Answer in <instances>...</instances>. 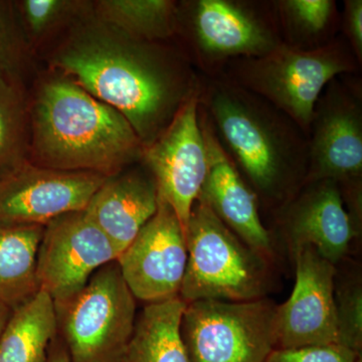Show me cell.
I'll return each instance as SVG.
<instances>
[{"label":"cell","instance_id":"obj_1","mask_svg":"<svg viewBox=\"0 0 362 362\" xmlns=\"http://www.w3.org/2000/svg\"><path fill=\"white\" fill-rule=\"evenodd\" d=\"M96 21L78 26L52 64L120 112L145 148L199 92L201 76L173 42L133 39Z\"/></svg>","mask_w":362,"mask_h":362},{"label":"cell","instance_id":"obj_2","mask_svg":"<svg viewBox=\"0 0 362 362\" xmlns=\"http://www.w3.org/2000/svg\"><path fill=\"white\" fill-rule=\"evenodd\" d=\"M201 76V75H199ZM199 107L240 175L272 213L303 187L308 137L291 119L223 78L201 76Z\"/></svg>","mask_w":362,"mask_h":362},{"label":"cell","instance_id":"obj_3","mask_svg":"<svg viewBox=\"0 0 362 362\" xmlns=\"http://www.w3.org/2000/svg\"><path fill=\"white\" fill-rule=\"evenodd\" d=\"M30 163L115 175L141 161L144 145L129 121L68 78L40 87L30 117Z\"/></svg>","mask_w":362,"mask_h":362},{"label":"cell","instance_id":"obj_4","mask_svg":"<svg viewBox=\"0 0 362 362\" xmlns=\"http://www.w3.org/2000/svg\"><path fill=\"white\" fill-rule=\"evenodd\" d=\"M173 44L199 75L218 78L284 42L275 0H187L177 1Z\"/></svg>","mask_w":362,"mask_h":362},{"label":"cell","instance_id":"obj_5","mask_svg":"<svg viewBox=\"0 0 362 362\" xmlns=\"http://www.w3.org/2000/svg\"><path fill=\"white\" fill-rule=\"evenodd\" d=\"M361 68L340 33L318 49L282 44L258 58L235 59L220 77L263 98L308 137L314 108L326 86L340 75H361Z\"/></svg>","mask_w":362,"mask_h":362},{"label":"cell","instance_id":"obj_6","mask_svg":"<svg viewBox=\"0 0 362 362\" xmlns=\"http://www.w3.org/2000/svg\"><path fill=\"white\" fill-rule=\"evenodd\" d=\"M187 263L180 297L245 302L265 298L270 263L235 235L197 197L185 228Z\"/></svg>","mask_w":362,"mask_h":362},{"label":"cell","instance_id":"obj_7","mask_svg":"<svg viewBox=\"0 0 362 362\" xmlns=\"http://www.w3.org/2000/svg\"><path fill=\"white\" fill-rule=\"evenodd\" d=\"M56 307L71 362H121L134 332L136 299L117 261L93 274L75 296Z\"/></svg>","mask_w":362,"mask_h":362},{"label":"cell","instance_id":"obj_8","mask_svg":"<svg viewBox=\"0 0 362 362\" xmlns=\"http://www.w3.org/2000/svg\"><path fill=\"white\" fill-rule=\"evenodd\" d=\"M278 305L199 300L187 304L181 337L190 362H265L277 349Z\"/></svg>","mask_w":362,"mask_h":362},{"label":"cell","instance_id":"obj_9","mask_svg":"<svg viewBox=\"0 0 362 362\" xmlns=\"http://www.w3.org/2000/svg\"><path fill=\"white\" fill-rule=\"evenodd\" d=\"M308 150L305 183L331 180L340 189L362 187L361 75H340L326 86L314 108Z\"/></svg>","mask_w":362,"mask_h":362},{"label":"cell","instance_id":"obj_10","mask_svg":"<svg viewBox=\"0 0 362 362\" xmlns=\"http://www.w3.org/2000/svg\"><path fill=\"white\" fill-rule=\"evenodd\" d=\"M119 255L85 211L59 216L45 226L37 252L40 290L54 304L63 303L80 292L95 272L117 261Z\"/></svg>","mask_w":362,"mask_h":362},{"label":"cell","instance_id":"obj_11","mask_svg":"<svg viewBox=\"0 0 362 362\" xmlns=\"http://www.w3.org/2000/svg\"><path fill=\"white\" fill-rule=\"evenodd\" d=\"M199 106L197 92L182 105L165 130L145 147L141 160L156 180L158 197L173 207L185 232L207 173Z\"/></svg>","mask_w":362,"mask_h":362},{"label":"cell","instance_id":"obj_12","mask_svg":"<svg viewBox=\"0 0 362 362\" xmlns=\"http://www.w3.org/2000/svg\"><path fill=\"white\" fill-rule=\"evenodd\" d=\"M135 299L147 304L180 297L187 263L185 228L158 197L156 214L117 259Z\"/></svg>","mask_w":362,"mask_h":362},{"label":"cell","instance_id":"obj_13","mask_svg":"<svg viewBox=\"0 0 362 362\" xmlns=\"http://www.w3.org/2000/svg\"><path fill=\"white\" fill-rule=\"evenodd\" d=\"M272 214L275 232L282 238L292 259L303 247L311 246L337 266L358 235L334 180L305 183L289 202Z\"/></svg>","mask_w":362,"mask_h":362},{"label":"cell","instance_id":"obj_14","mask_svg":"<svg viewBox=\"0 0 362 362\" xmlns=\"http://www.w3.org/2000/svg\"><path fill=\"white\" fill-rule=\"evenodd\" d=\"M293 262L296 283L277 308V349L338 344L337 267L311 246L298 252Z\"/></svg>","mask_w":362,"mask_h":362},{"label":"cell","instance_id":"obj_15","mask_svg":"<svg viewBox=\"0 0 362 362\" xmlns=\"http://www.w3.org/2000/svg\"><path fill=\"white\" fill-rule=\"evenodd\" d=\"M106 178L26 162L0 183V223L45 226L63 214L84 211Z\"/></svg>","mask_w":362,"mask_h":362},{"label":"cell","instance_id":"obj_16","mask_svg":"<svg viewBox=\"0 0 362 362\" xmlns=\"http://www.w3.org/2000/svg\"><path fill=\"white\" fill-rule=\"evenodd\" d=\"M199 116L207 153L206 177L199 199L245 244L271 264L276 257L274 238L262 221L258 197L226 153L199 106Z\"/></svg>","mask_w":362,"mask_h":362},{"label":"cell","instance_id":"obj_17","mask_svg":"<svg viewBox=\"0 0 362 362\" xmlns=\"http://www.w3.org/2000/svg\"><path fill=\"white\" fill-rule=\"evenodd\" d=\"M157 207L158 190L153 176L147 168L133 169L107 177L84 211L121 254Z\"/></svg>","mask_w":362,"mask_h":362},{"label":"cell","instance_id":"obj_18","mask_svg":"<svg viewBox=\"0 0 362 362\" xmlns=\"http://www.w3.org/2000/svg\"><path fill=\"white\" fill-rule=\"evenodd\" d=\"M58 333L54 300L40 290L11 312L0 337V362H47Z\"/></svg>","mask_w":362,"mask_h":362},{"label":"cell","instance_id":"obj_19","mask_svg":"<svg viewBox=\"0 0 362 362\" xmlns=\"http://www.w3.org/2000/svg\"><path fill=\"white\" fill-rule=\"evenodd\" d=\"M45 226L0 223V302L13 310L40 291L37 252Z\"/></svg>","mask_w":362,"mask_h":362},{"label":"cell","instance_id":"obj_20","mask_svg":"<svg viewBox=\"0 0 362 362\" xmlns=\"http://www.w3.org/2000/svg\"><path fill=\"white\" fill-rule=\"evenodd\" d=\"M185 307L180 297L147 304L121 362H190L180 331Z\"/></svg>","mask_w":362,"mask_h":362},{"label":"cell","instance_id":"obj_21","mask_svg":"<svg viewBox=\"0 0 362 362\" xmlns=\"http://www.w3.org/2000/svg\"><path fill=\"white\" fill-rule=\"evenodd\" d=\"M177 1L103 0L97 2V20L114 30L150 42H173Z\"/></svg>","mask_w":362,"mask_h":362},{"label":"cell","instance_id":"obj_22","mask_svg":"<svg viewBox=\"0 0 362 362\" xmlns=\"http://www.w3.org/2000/svg\"><path fill=\"white\" fill-rule=\"evenodd\" d=\"M283 42L302 49L329 44L341 30L335 0H275Z\"/></svg>","mask_w":362,"mask_h":362},{"label":"cell","instance_id":"obj_23","mask_svg":"<svg viewBox=\"0 0 362 362\" xmlns=\"http://www.w3.org/2000/svg\"><path fill=\"white\" fill-rule=\"evenodd\" d=\"M30 123L13 74H0V183L28 162Z\"/></svg>","mask_w":362,"mask_h":362},{"label":"cell","instance_id":"obj_24","mask_svg":"<svg viewBox=\"0 0 362 362\" xmlns=\"http://www.w3.org/2000/svg\"><path fill=\"white\" fill-rule=\"evenodd\" d=\"M338 344L361 354L362 284L358 272L344 277L335 276Z\"/></svg>","mask_w":362,"mask_h":362},{"label":"cell","instance_id":"obj_25","mask_svg":"<svg viewBox=\"0 0 362 362\" xmlns=\"http://www.w3.org/2000/svg\"><path fill=\"white\" fill-rule=\"evenodd\" d=\"M77 2L66 0H25L21 8L28 33L42 37L75 13Z\"/></svg>","mask_w":362,"mask_h":362},{"label":"cell","instance_id":"obj_26","mask_svg":"<svg viewBox=\"0 0 362 362\" xmlns=\"http://www.w3.org/2000/svg\"><path fill=\"white\" fill-rule=\"evenodd\" d=\"M361 356L339 344L314 345L273 350L265 362H356Z\"/></svg>","mask_w":362,"mask_h":362},{"label":"cell","instance_id":"obj_27","mask_svg":"<svg viewBox=\"0 0 362 362\" xmlns=\"http://www.w3.org/2000/svg\"><path fill=\"white\" fill-rule=\"evenodd\" d=\"M18 42L8 11V6L0 2V74H13L18 59Z\"/></svg>","mask_w":362,"mask_h":362},{"label":"cell","instance_id":"obj_28","mask_svg":"<svg viewBox=\"0 0 362 362\" xmlns=\"http://www.w3.org/2000/svg\"><path fill=\"white\" fill-rule=\"evenodd\" d=\"M343 37L349 42L354 56L362 66V1L344 0L341 11Z\"/></svg>","mask_w":362,"mask_h":362},{"label":"cell","instance_id":"obj_29","mask_svg":"<svg viewBox=\"0 0 362 362\" xmlns=\"http://www.w3.org/2000/svg\"><path fill=\"white\" fill-rule=\"evenodd\" d=\"M47 362H71L65 345L62 342V340H58V337L54 339L51 349H49Z\"/></svg>","mask_w":362,"mask_h":362},{"label":"cell","instance_id":"obj_30","mask_svg":"<svg viewBox=\"0 0 362 362\" xmlns=\"http://www.w3.org/2000/svg\"><path fill=\"white\" fill-rule=\"evenodd\" d=\"M11 312L13 310L9 307L0 302V337H1L4 328H6L7 321H8L9 317L11 315Z\"/></svg>","mask_w":362,"mask_h":362},{"label":"cell","instance_id":"obj_31","mask_svg":"<svg viewBox=\"0 0 362 362\" xmlns=\"http://www.w3.org/2000/svg\"><path fill=\"white\" fill-rule=\"evenodd\" d=\"M356 362H362L361 356H358V358L356 359Z\"/></svg>","mask_w":362,"mask_h":362}]
</instances>
